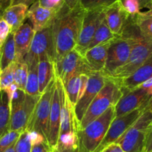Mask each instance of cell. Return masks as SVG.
<instances>
[{
	"instance_id": "cell-1",
	"label": "cell",
	"mask_w": 152,
	"mask_h": 152,
	"mask_svg": "<svg viewBox=\"0 0 152 152\" xmlns=\"http://www.w3.org/2000/svg\"><path fill=\"white\" fill-rule=\"evenodd\" d=\"M86 10L80 4L73 9L63 4L53 22V62L57 67L64 57L77 46Z\"/></svg>"
},
{
	"instance_id": "cell-2",
	"label": "cell",
	"mask_w": 152,
	"mask_h": 152,
	"mask_svg": "<svg viewBox=\"0 0 152 152\" xmlns=\"http://www.w3.org/2000/svg\"><path fill=\"white\" fill-rule=\"evenodd\" d=\"M55 83L60 96V127L56 148L60 152H79L77 137L79 125L71 105L65 92L64 86L59 76L55 73Z\"/></svg>"
},
{
	"instance_id": "cell-3",
	"label": "cell",
	"mask_w": 152,
	"mask_h": 152,
	"mask_svg": "<svg viewBox=\"0 0 152 152\" xmlns=\"http://www.w3.org/2000/svg\"><path fill=\"white\" fill-rule=\"evenodd\" d=\"M114 118L115 106H111L83 129L78 130L79 152H95Z\"/></svg>"
},
{
	"instance_id": "cell-4",
	"label": "cell",
	"mask_w": 152,
	"mask_h": 152,
	"mask_svg": "<svg viewBox=\"0 0 152 152\" xmlns=\"http://www.w3.org/2000/svg\"><path fill=\"white\" fill-rule=\"evenodd\" d=\"M123 95V91L118 82L111 77H107L104 86L94 98L79 124L78 130L83 129L91 122L101 116L110 107L115 106Z\"/></svg>"
},
{
	"instance_id": "cell-5",
	"label": "cell",
	"mask_w": 152,
	"mask_h": 152,
	"mask_svg": "<svg viewBox=\"0 0 152 152\" xmlns=\"http://www.w3.org/2000/svg\"><path fill=\"white\" fill-rule=\"evenodd\" d=\"M152 121V112L144 110L134 123L115 142L125 152H142Z\"/></svg>"
},
{
	"instance_id": "cell-6",
	"label": "cell",
	"mask_w": 152,
	"mask_h": 152,
	"mask_svg": "<svg viewBox=\"0 0 152 152\" xmlns=\"http://www.w3.org/2000/svg\"><path fill=\"white\" fill-rule=\"evenodd\" d=\"M152 55V38L145 37L142 34L137 38L133 45L127 62L117 69L110 77L120 80L133 74Z\"/></svg>"
},
{
	"instance_id": "cell-7",
	"label": "cell",
	"mask_w": 152,
	"mask_h": 152,
	"mask_svg": "<svg viewBox=\"0 0 152 152\" xmlns=\"http://www.w3.org/2000/svg\"><path fill=\"white\" fill-rule=\"evenodd\" d=\"M55 86V76L44 92L41 94L39 100L35 107L33 116L27 127L28 131H34L47 138L48 121L51 107L52 95Z\"/></svg>"
},
{
	"instance_id": "cell-8",
	"label": "cell",
	"mask_w": 152,
	"mask_h": 152,
	"mask_svg": "<svg viewBox=\"0 0 152 152\" xmlns=\"http://www.w3.org/2000/svg\"><path fill=\"white\" fill-rule=\"evenodd\" d=\"M91 70L88 66L84 57L76 49L68 52L57 67L55 68V73L62 80L63 86L74 75L81 74H91Z\"/></svg>"
},
{
	"instance_id": "cell-9",
	"label": "cell",
	"mask_w": 152,
	"mask_h": 152,
	"mask_svg": "<svg viewBox=\"0 0 152 152\" xmlns=\"http://www.w3.org/2000/svg\"><path fill=\"white\" fill-rule=\"evenodd\" d=\"M106 78V76L104 75L101 72H93L89 75L86 90L74 107V114L78 125L81 122L94 98L104 86Z\"/></svg>"
},
{
	"instance_id": "cell-10",
	"label": "cell",
	"mask_w": 152,
	"mask_h": 152,
	"mask_svg": "<svg viewBox=\"0 0 152 152\" xmlns=\"http://www.w3.org/2000/svg\"><path fill=\"white\" fill-rule=\"evenodd\" d=\"M144 107H140L129 113L115 117L111 122L108 131L95 152H99L111 143L115 142L139 118L144 111Z\"/></svg>"
},
{
	"instance_id": "cell-11",
	"label": "cell",
	"mask_w": 152,
	"mask_h": 152,
	"mask_svg": "<svg viewBox=\"0 0 152 152\" xmlns=\"http://www.w3.org/2000/svg\"><path fill=\"white\" fill-rule=\"evenodd\" d=\"M104 17V9L90 10L85 13L78 41L74 48L83 56L87 51L88 46L90 44L96 28Z\"/></svg>"
},
{
	"instance_id": "cell-12",
	"label": "cell",
	"mask_w": 152,
	"mask_h": 152,
	"mask_svg": "<svg viewBox=\"0 0 152 152\" xmlns=\"http://www.w3.org/2000/svg\"><path fill=\"white\" fill-rule=\"evenodd\" d=\"M44 54L50 55L53 60V24L45 28L36 31L31 43V48L25 57V61L38 59Z\"/></svg>"
},
{
	"instance_id": "cell-13",
	"label": "cell",
	"mask_w": 152,
	"mask_h": 152,
	"mask_svg": "<svg viewBox=\"0 0 152 152\" xmlns=\"http://www.w3.org/2000/svg\"><path fill=\"white\" fill-rule=\"evenodd\" d=\"M40 96L26 93L23 103L10 113V131L22 132L26 130Z\"/></svg>"
},
{
	"instance_id": "cell-14",
	"label": "cell",
	"mask_w": 152,
	"mask_h": 152,
	"mask_svg": "<svg viewBox=\"0 0 152 152\" xmlns=\"http://www.w3.org/2000/svg\"><path fill=\"white\" fill-rule=\"evenodd\" d=\"M151 95L145 89L137 86L126 92L115 105V117L129 113L140 107L145 108Z\"/></svg>"
},
{
	"instance_id": "cell-15",
	"label": "cell",
	"mask_w": 152,
	"mask_h": 152,
	"mask_svg": "<svg viewBox=\"0 0 152 152\" xmlns=\"http://www.w3.org/2000/svg\"><path fill=\"white\" fill-rule=\"evenodd\" d=\"M60 113L61 103L59 91L55 83L54 90L52 95L51 107H50V116L48 128V136L46 140L50 148H56L57 144L60 127Z\"/></svg>"
},
{
	"instance_id": "cell-16",
	"label": "cell",
	"mask_w": 152,
	"mask_h": 152,
	"mask_svg": "<svg viewBox=\"0 0 152 152\" xmlns=\"http://www.w3.org/2000/svg\"><path fill=\"white\" fill-rule=\"evenodd\" d=\"M57 11L47 8L36 1L28 7L27 18L30 20L34 31H38L53 24Z\"/></svg>"
},
{
	"instance_id": "cell-17",
	"label": "cell",
	"mask_w": 152,
	"mask_h": 152,
	"mask_svg": "<svg viewBox=\"0 0 152 152\" xmlns=\"http://www.w3.org/2000/svg\"><path fill=\"white\" fill-rule=\"evenodd\" d=\"M105 20L111 32L116 36H121L129 14L126 11L120 0L104 9Z\"/></svg>"
},
{
	"instance_id": "cell-18",
	"label": "cell",
	"mask_w": 152,
	"mask_h": 152,
	"mask_svg": "<svg viewBox=\"0 0 152 152\" xmlns=\"http://www.w3.org/2000/svg\"><path fill=\"white\" fill-rule=\"evenodd\" d=\"M152 77V55L133 74L123 80H117L123 93L129 92Z\"/></svg>"
},
{
	"instance_id": "cell-19",
	"label": "cell",
	"mask_w": 152,
	"mask_h": 152,
	"mask_svg": "<svg viewBox=\"0 0 152 152\" xmlns=\"http://www.w3.org/2000/svg\"><path fill=\"white\" fill-rule=\"evenodd\" d=\"M35 31L31 25L26 22L23 23L14 33L15 49H16V61H20L25 59L31 48Z\"/></svg>"
},
{
	"instance_id": "cell-20",
	"label": "cell",
	"mask_w": 152,
	"mask_h": 152,
	"mask_svg": "<svg viewBox=\"0 0 152 152\" xmlns=\"http://www.w3.org/2000/svg\"><path fill=\"white\" fill-rule=\"evenodd\" d=\"M112 40L105 42L91 49H88L84 54L83 57L91 72H102L104 69L108 55V48Z\"/></svg>"
},
{
	"instance_id": "cell-21",
	"label": "cell",
	"mask_w": 152,
	"mask_h": 152,
	"mask_svg": "<svg viewBox=\"0 0 152 152\" xmlns=\"http://www.w3.org/2000/svg\"><path fill=\"white\" fill-rule=\"evenodd\" d=\"M54 76L55 67L53 58L48 54H44L39 58L38 61L39 91L40 95L44 92Z\"/></svg>"
},
{
	"instance_id": "cell-22",
	"label": "cell",
	"mask_w": 152,
	"mask_h": 152,
	"mask_svg": "<svg viewBox=\"0 0 152 152\" xmlns=\"http://www.w3.org/2000/svg\"><path fill=\"white\" fill-rule=\"evenodd\" d=\"M28 7L22 4L9 5L2 12L3 19L10 27L12 33H14L23 24L27 18Z\"/></svg>"
},
{
	"instance_id": "cell-23",
	"label": "cell",
	"mask_w": 152,
	"mask_h": 152,
	"mask_svg": "<svg viewBox=\"0 0 152 152\" xmlns=\"http://www.w3.org/2000/svg\"><path fill=\"white\" fill-rule=\"evenodd\" d=\"M10 100L5 90H0V133L3 136L10 131Z\"/></svg>"
},
{
	"instance_id": "cell-24",
	"label": "cell",
	"mask_w": 152,
	"mask_h": 152,
	"mask_svg": "<svg viewBox=\"0 0 152 152\" xmlns=\"http://www.w3.org/2000/svg\"><path fill=\"white\" fill-rule=\"evenodd\" d=\"M1 52V71L16 61V49H15L13 33L10 32L7 39L0 47Z\"/></svg>"
},
{
	"instance_id": "cell-25",
	"label": "cell",
	"mask_w": 152,
	"mask_h": 152,
	"mask_svg": "<svg viewBox=\"0 0 152 152\" xmlns=\"http://www.w3.org/2000/svg\"><path fill=\"white\" fill-rule=\"evenodd\" d=\"M38 61V59H34L26 62L28 72L25 91L27 94L31 95H41L39 91Z\"/></svg>"
},
{
	"instance_id": "cell-26",
	"label": "cell",
	"mask_w": 152,
	"mask_h": 152,
	"mask_svg": "<svg viewBox=\"0 0 152 152\" xmlns=\"http://www.w3.org/2000/svg\"><path fill=\"white\" fill-rule=\"evenodd\" d=\"M132 16L141 34L145 37L152 38V9H149L148 11L140 12Z\"/></svg>"
},
{
	"instance_id": "cell-27",
	"label": "cell",
	"mask_w": 152,
	"mask_h": 152,
	"mask_svg": "<svg viewBox=\"0 0 152 152\" xmlns=\"http://www.w3.org/2000/svg\"><path fill=\"white\" fill-rule=\"evenodd\" d=\"M117 37H119V36L114 35L111 32L108 24H107L106 20H105V17H104L102 20L101 21L98 28H96L91 41L89 46H88L87 50L102 43L114 40Z\"/></svg>"
},
{
	"instance_id": "cell-28",
	"label": "cell",
	"mask_w": 152,
	"mask_h": 152,
	"mask_svg": "<svg viewBox=\"0 0 152 152\" xmlns=\"http://www.w3.org/2000/svg\"><path fill=\"white\" fill-rule=\"evenodd\" d=\"M28 64L25 60L15 61L14 63V83L19 89L25 90L28 79Z\"/></svg>"
},
{
	"instance_id": "cell-29",
	"label": "cell",
	"mask_w": 152,
	"mask_h": 152,
	"mask_svg": "<svg viewBox=\"0 0 152 152\" xmlns=\"http://www.w3.org/2000/svg\"><path fill=\"white\" fill-rule=\"evenodd\" d=\"M80 75H74L64 85V89L67 97L71 105L74 107L78 101L79 90H80Z\"/></svg>"
},
{
	"instance_id": "cell-30",
	"label": "cell",
	"mask_w": 152,
	"mask_h": 152,
	"mask_svg": "<svg viewBox=\"0 0 152 152\" xmlns=\"http://www.w3.org/2000/svg\"><path fill=\"white\" fill-rule=\"evenodd\" d=\"M14 63L15 61L0 71V90H3L14 83Z\"/></svg>"
},
{
	"instance_id": "cell-31",
	"label": "cell",
	"mask_w": 152,
	"mask_h": 152,
	"mask_svg": "<svg viewBox=\"0 0 152 152\" xmlns=\"http://www.w3.org/2000/svg\"><path fill=\"white\" fill-rule=\"evenodd\" d=\"M117 0H81L80 5L86 11L105 9Z\"/></svg>"
},
{
	"instance_id": "cell-32",
	"label": "cell",
	"mask_w": 152,
	"mask_h": 152,
	"mask_svg": "<svg viewBox=\"0 0 152 152\" xmlns=\"http://www.w3.org/2000/svg\"><path fill=\"white\" fill-rule=\"evenodd\" d=\"M22 132L16 131H9L0 137V152H4L10 146L14 145L19 139Z\"/></svg>"
},
{
	"instance_id": "cell-33",
	"label": "cell",
	"mask_w": 152,
	"mask_h": 152,
	"mask_svg": "<svg viewBox=\"0 0 152 152\" xmlns=\"http://www.w3.org/2000/svg\"><path fill=\"white\" fill-rule=\"evenodd\" d=\"M31 141L29 131L28 130L22 131L15 144L16 152H31Z\"/></svg>"
},
{
	"instance_id": "cell-34",
	"label": "cell",
	"mask_w": 152,
	"mask_h": 152,
	"mask_svg": "<svg viewBox=\"0 0 152 152\" xmlns=\"http://www.w3.org/2000/svg\"><path fill=\"white\" fill-rule=\"evenodd\" d=\"M26 92L23 89L17 88L13 92L11 98H10V113L14 111L16 108L19 107L23 103L25 98Z\"/></svg>"
},
{
	"instance_id": "cell-35",
	"label": "cell",
	"mask_w": 152,
	"mask_h": 152,
	"mask_svg": "<svg viewBox=\"0 0 152 152\" xmlns=\"http://www.w3.org/2000/svg\"><path fill=\"white\" fill-rule=\"evenodd\" d=\"M120 1L129 15H135L140 12V6L137 0H120Z\"/></svg>"
},
{
	"instance_id": "cell-36",
	"label": "cell",
	"mask_w": 152,
	"mask_h": 152,
	"mask_svg": "<svg viewBox=\"0 0 152 152\" xmlns=\"http://www.w3.org/2000/svg\"><path fill=\"white\" fill-rule=\"evenodd\" d=\"M1 14L2 13L0 14V47L4 43V42L5 41L7 36L11 32L10 27L9 26L7 22L3 19Z\"/></svg>"
},
{
	"instance_id": "cell-37",
	"label": "cell",
	"mask_w": 152,
	"mask_h": 152,
	"mask_svg": "<svg viewBox=\"0 0 152 152\" xmlns=\"http://www.w3.org/2000/svg\"><path fill=\"white\" fill-rule=\"evenodd\" d=\"M42 6L59 11L63 6L65 0H37Z\"/></svg>"
},
{
	"instance_id": "cell-38",
	"label": "cell",
	"mask_w": 152,
	"mask_h": 152,
	"mask_svg": "<svg viewBox=\"0 0 152 152\" xmlns=\"http://www.w3.org/2000/svg\"><path fill=\"white\" fill-rule=\"evenodd\" d=\"M51 150L48 144L47 140H42L31 144V152H48Z\"/></svg>"
},
{
	"instance_id": "cell-39",
	"label": "cell",
	"mask_w": 152,
	"mask_h": 152,
	"mask_svg": "<svg viewBox=\"0 0 152 152\" xmlns=\"http://www.w3.org/2000/svg\"><path fill=\"white\" fill-rule=\"evenodd\" d=\"M99 152H125L120 145L117 142H113L108 145Z\"/></svg>"
},
{
	"instance_id": "cell-40",
	"label": "cell",
	"mask_w": 152,
	"mask_h": 152,
	"mask_svg": "<svg viewBox=\"0 0 152 152\" xmlns=\"http://www.w3.org/2000/svg\"><path fill=\"white\" fill-rule=\"evenodd\" d=\"M152 151V129H150L147 134L145 139V145H144L142 152H151Z\"/></svg>"
},
{
	"instance_id": "cell-41",
	"label": "cell",
	"mask_w": 152,
	"mask_h": 152,
	"mask_svg": "<svg viewBox=\"0 0 152 152\" xmlns=\"http://www.w3.org/2000/svg\"><path fill=\"white\" fill-rule=\"evenodd\" d=\"M138 86L145 89L148 94H150L152 96V77H150V78L148 79L147 80H145V81L143 82L142 83H141V84Z\"/></svg>"
},
{
	"instance_id": "cell-42",
	"label": "cell",
	"mask_w": 152,
	"mask_h": 152,
	"mask_svg": "<svg viewBox=\"0 0 152 152\" xmlns=\"http://www.w3.org/2000/svg\"><path fill=\"white\" fill-rule=\"evenodd\" d=\"M36 1L37 0H10V5H13V4H22L28 6V7L34 4Z\"/></svg>"
},
{
	"instance_id": "cell-43",
	"label": "cell",
	"mask_w": 152,
	"mask_h": 152,
	"mask_svg": "<svg viewBox=\"0 0 152 152\" xmlns=\"http://www.w3.org/2000/svg\"><path fill=\"white\" fill-rule=\"evenodd\" d=\"M81 0H65L64 1V5L68 9H73L80 4Z\"/></svg>"
},
{
	"instance_id": "cell-44",
	"label": "cell",
	"mask_w": 152,
	"mask_h": 152,
	"mask_svg": "<svg viewBox=\"0 0 152 152\" xmlns=\"http://www.w3.org/2000/svg\"><path fill=\"white\" fill-rule=\"evenodd\" d=\"M139 2L140 9L142 8H148L151 4L152 0H137Z\"/></svg>"
},
{
	"instance_id": "cell-45",
	"label": "cell",
	"mask_w": 152,
	"mask_h": 152,
	"mask_svg": "<svg viewBox=\"0 0 152 152\" xmlns=\"http://www.w3.org/2000/svg\"><path fill=\"white\" fill-rule=\"evenodd\" d=\"M10 0H0V14L2 13L4 9L10 5Z\"/></svg>"
},
{
	"instance_id": "cell-46",
	"label": "cell",
	"mask_w": 152,
	"mask_h": 152,
	"mask_svg": "<svg viewBox=\"0 0 152 152\" xmlns=\"http://www.w3.org/2000/svg\"><path fill=\"white\" fill-rule=\"evenodd\" d=\"M145 110H149L152 112V96L149 99V101H148V104H147L146 107H145Z\"/></svg>"
},
{
	"instance_id": "cell-47",
	"label": "cell",
	"mask_w": 152,
	"mask_h": 152,
	"mask_svg": "<svg viewBox=\"0 0 152 152\" xmlns=\"http://www.w3.org/2000/svg\"><path fill=\"white\" fill-rule=\"evenodd\" d=\"M15 144H16V143H15ZM15 144L13 145L12 146H10V147L8 149H7L4 152H16V151H15Z\"/></svg>"
},
{
	"instance_id": "cell-48",
	"label": "cell",
	"mask_w": 152,
	"mask_h": 152,
	"mask_svg": "<svg viewBox=\"0 0 152 152\" xmlns=\"http://www.w3.org/2000/svg\"><path fill=\"white\" fill-rule=\"evenodd\" d=\"M51 151H52V152H60V151H58L57 149H56V148H52Z\"/></svg>"
},
{
	"instance_id": "cell-49",
	"label": "cell",
	"mask_w": 152,
	"mask_h": 152,
	"mask_svg": "<svg viewBox=\"0 0 152 152\" xmlns=\"http://www.w3.org/2000/svg\"><path fill=\"white\" fill-rule=\"evenodd\" d=\"M0 71H1V52H0Z\"/></svg>"
},
{
	"instance_id": "cell-50",
	"label": "cell",
	"mask_w": 152,
	"mask_h": 152,
	"mask_svg": "<svg viewBox=\"0 0 152 152\" xmlns=\"http://www.w3.org/2000/svg\"><path fill=\"white\" fill-rule=\"evenodd\" d=\"M148 9H152V1H151V4H150L149 7H148Z\"/></svg>"
},
{
	"instance_id": "cell-51",
	"label": "cell",
	"mask_w": 152,
	"mask_h": 152,
	"mask_svg": "<svg viewBox=\"0 0 152 152\" xmlns=\"http://www.w3.org/2000/svg\"><path fill=\"white\" fill-rule=\"evenodd\" d=\"M149 129H152V121H151V124H150V126H149Z\"/></svg>"
},
{
	"instance_id": "cell-52",
	"label": "cell",
	"mask_w": 152,
	"mask_h": 152,
	"mask_svg": "<svg viewBox=\"0 0 152 152\" xmlns=\"http://www.w3.org/2000/svg\"><path fill=\"white\" fill-rule=\"evenodd\" d=\"M48 152H52V151H51V150H50V151H49Z\"/></svg>"
},
{
	"instance_id": "cell-53",
	"label": "cell",
	"mask_w": 152,
	"mask_h": 152,
	"mask_svg": "<svg viewBox=\"0 0 152 152\" xmlns=\"http://www.w3.org/2000/svg\"><path fill=\"white\" fill-rule=\"evenodd\" d=\"M1 137V133H0V137Z\"/></svg>"
},
{
	"instance_id": "cell-54",
	"label": "cell",
	"mask_w": 152,
	"mask_h": 152,
	"mask_svg": "<svg viewBox=\"0 0 152 152\" xmlns=\"http://www.w3.org/2000/svg\"><path fill=\"white\" fill-rule=\"evenodd\" d=\"M151 152H152V151H151Z\"/></svg>"
}]
</instances>
